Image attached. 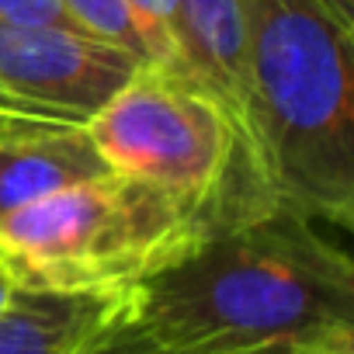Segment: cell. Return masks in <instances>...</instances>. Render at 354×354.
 <instances>
[{"mask_svg": "<svg viewBox=\"0 0 354 354\" xmlns=\"http://www.w3.org/2000/svg\"><path fill=\"white\" fill-rule=\"evenodd\" d=\"M122 323L170 351H295L354 333V264L313 219L274 205L122 292Z\"/></svg>", "mask_w": 354, "mask_h": 354, "instance_id": "1", "label": "cell"}, {"mask_svg": "<svg viewBox=\"0 0 354 354\" xmlns=\"http://www.w3.org/2000/svg\"><path fill=\"white\" fill-rule=\"evenodd\" d=\"M247 132L271 198L313 223L354 219L351 28L319 0H240Z\"/></svg>", "mask_w": 354, "mask_h": 354, "instance_id": "2", "label": "cell"}, {"mask_svg": "<svg viewBox=\"0 0 354 354\" xmlns=\"http://www.w3.org/2000/svg\"><path fill=\"white\" fill-rule=\"evenodd\" d=\"M209 233L156 185L104 174L0 219V268L28 292H129Z\"/></svg>", "mask_w": 354, "mask_h": 354, "instance_id": "3", "label": "cell"}, {"mask_svg": "<svg viewBox=\"0 0 354 354\" xmlns=\"http://www.w3.org/2000/svg\"><path fill=\"white\" fill-rule=\"evenodd\" d=\"M87 136L111 174L156 185L209 230L278 205L233 118L192 80L139 70L87 122Z\"/></svg>", "mask_w": 354, "mask_h": 354, "instance_id": "4", "label": "cell"}, {"mask_svg": "<svg viewBox=\"0 0 354 354\" xmlns=\"http://www.w3.org/2000/svg\"><path fill=\"white\" fill-rule=\"evenodd\" d=\"M142 66L129 53L63 28H0V84L91 122Z\"/></svg>", "mask_w": 354, "mask_h": 354, "instance_id": "5", "label": "cell"}, {"mask_svg": "<svg viewBox=\"0 0 354 354\" xmlns=\"http://www.w3.org/2000/svg\"><path fill=\"white\" fill-rule=\"evenodd\" d=\"M122 316V292H28L0 306V354H84Z\"/></svg>", "mask_w": 354, "mask_h": 354, "instance_id": "6", "label": "cell"}, {"mask_svg": "<svg viewBox=\"0 0 354 354\" xmlns=\"http://www.w3.org/2000/svg\"><path fill=\"white\" fill-rule=\"evenodd\" d=\"M104 174L111 167L87 136V125L0 139V219Z\"/></svg>", "mask_w": 354, "mask_h": 354, "instance_id": "7", "label": "cell"}, {"mask_svg": "<svg viewBox=\"0 0 354 354\" xmlns=\"http://www.w3.org/2000/svg\"><path fill=\"white\" fill-rule=\"evenodd\" d=\"M181 46L192 80L233 118L250 149L240 0H181Z\"/></svg>", "mask_w": 354, "mask_h": 354, "instance_id": "8", "label": "cell"}, {"mask_svg": "<svg viewBox=\"0 0 354 354\" xmlns=\"http://www.w3.org/2000/svg\"><path fill=\"white\" fill-rule=\"evenodd\" d=\"M125 4H129V11H132V18L142 32L153 70L192 80L185 46H181V0H125Z\"/></svg>", "mask_w": 354, "mask_h": 354, "instance_id": "9", "label": "cell"}, {"mask_svg": "<svg viewBox=\"0 0 354 354\" xmlns=\"http://www.w3.org/2000/svg\"><path fill=\"white\" fill-rule=\"evenodd\" d=\"M63 8H66V15H70V21L77 25L80 35L97 39L104 46H115V49L129 53L132 59H139L142 66L153 70L149 49L142 42V32H139L125 0H63Z\"/></svg>", "mask_w": 354, "mask_h": 354, "instance_id": "10", "label": "cell"}, {"mask_svg": "<svg viewBox=\"0 0 354 354\" xmlns=\"http://www.w3.org/2000/svg\"><path fill=\"white\" fill-rule=\"evenodd\" d=\"M73 125H87V122H80L70 111L35 104V101H28V97H21L0 84V139L42 136V132H59V129H73Z\"/></svg>", "mask_w": 354, "mask_h": 354, "instance_id": "11", "label": "cell"}, {"mask_svg": "<svg viewBox=\"0 0 354 354\" xmlns=\"http://www.w3.org/2000/svg\"><path fill=\"white\" fill-rule=\"evenodd\" d=\"M0 28H63L77 32L63 0H0Z\"/></svg>", "mask_w": 354, "mask_h": 354, "instance_id": "12", "label": "cell"}, {"mask_svg": "<svg viewBox=\"0 0 354 354\" xmlns=\"http://www.w3.org/2000/svg\"><path fill=\"white\" fill-rule=\"evenodd\" d=\"M84 354H195V351H170V347H160V344L139 337L136 330H129V326L122 323V316H118ZM257 354H292V351H257Z\"/></svg>", "mask_w": 354, "mask_h": 354, "instance_id": "13", "label": "cell"}, {"mask_svg": "<svg viewBox=\"0 0 354 354\" xmlns=\"http://www.w3.org/2000/svg\"><path fill=\"white\" fill-rule=\"evenodd\" d=\"M292 354H354V333H340V337H326L306 347H295Z\"/></svg>", "mask_w": 354, "mask_h": 354, "instance_id": "14", "label": "cell"}, {"mask_svg": "<svg viewBox=\"0 0 354 354\" xmlns=\"http://www.w3.org/2000/svg\"><path fill=\"white\" fill-rule=\"evenodd\" d=\"M319 4L344 25V28H351L354 32V0H319Z\"/></svg>", "mask_w": 354, "mask_h": 354, "instance_id": "15", "label": "cell"}, {"mask_svg": "<svg viewBox=\"0 0 354 354\" xmlns=\"http://www.w3.org/2000/svg\"><path fill=\"white\" fill-rule=\"evenodd\" d=\"M11 292H15V285H11V278L4 274V268H0V306L11 299Z\"/></svg>", "mask_w": 354, "mask_h": 354, "instance_id": "16", "label": "cell"}]
</instances>
